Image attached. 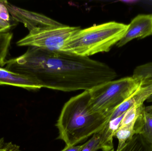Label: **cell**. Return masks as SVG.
I'll use <instances>...</instances> for the list:
<instances>
[{
    "mask_svg": "<svg viewBox=\"0 0 152 151\" xmlns=\"http://www.w3.org/2000/svg\"><path fill=\"white\" fill-rule=\"evenodd\" d=\"M142 85L141 81L127 77L100 84L89 90L92 111L111 116L115 109L133 95Z\"/></svg>",
    "mask_w": 152,
    "mask_h": 151,
    "instance_id": "obj_4",
    "label": "cell"
},
{
    "mask_svg": "<svg viewBox=\"0 0 152 151\" xmlns=\"http://www.w3.org/2000/svg\"><path fill=\"white\" fill-rule=\"evenodd\" d=\"M13 33L10 31L0 32V66L3 67L12 40Z\"/></svg>",
    "mask_w": 152,
    "mask_h": 151,
    "instance_id": "obj_11",
    "label": "cell"
},
{
    "mask_svg": "<svg viewBox=\"0 0 152 151\" xmlns=\"http://www.w3.org/2000/svg\"><path fill=\"white\" fill-rule=\"evenodd\" d=\"M128 27V25L111 21L80 28L66 41L62 51L88 57L108 52L123 38Z\"/></svg>",
    "mask_w": 152,
    "mask_h": 151,
    "instance_id": "obj_3",
    "label": "cell"
},
{
    "mask_svg": "<svg viewBox=\"0 0 152 151\" xmlns=\"http://www.w3.org/2000/svg\"><path fill=\"white\" fill-rule=\"evenodd\" d=\"M79 27H48L34 28L17 42L20 47H36L50 51H62L65 42Z\"/></svg>",
    "mask_w": 152,
    "mask_h": 151,
    "instance_id": "obj_5",
    "label": "cell"
},
{
    "mask_svg": "<svg viewBox=\"0 0 152 151\" xmlns=\"http://www.w3.org/2000/svg\"><path fill=\"white\" fill-rule=\"evenodd\" d=\"M110 151H114V149H113V150H112Z\"/></svg>",
    "mask_w": 152,
    "mask_h": 151,
    "instance_id": "obj_21",
    "label": "cell"
},
{
    "mask_svg": "<svg viewBox=\"0 0 152 151\" xmlns=\"http://www.w3.org/2000/svg\"><path fill=\"white\" fill-rule=\"evenodd\" d=\"M101 139L100 132L94 134L93 137L85 143V146L81 151H97L101 150Z\"/></svg>",
    "mask_w": 152,
    "mask_h": 151,
    "instance_id": "obj_14",
    "label": "cell"
},
{
    "mask_svg": "<svg viewBox=\"0 0 152 151\" xmlns=\"http://www.w3.org/2000/svg\"><path fill=\"white\" fill-rule=\"evenodd\" d=\"M12 25L10 22H6L0 20V27L10 30Z\"/></svg>",
    "mask_w": 152,
    "mask_h": 151,
    "instance_id": "obj_18",
    "label": "cell"
},
{
    "mask_svg": "<svg viewBox=\"0 0 152 151\" xmlns=\"http://www.w3.org/2000/svg\"><path fill=\"white\" fill-rule=\"evenodd\" d=\"M13 86L28 90H37L43 88L34 77L17 73L0 66V86Z\"/></svg>",
    "mask_w": 152,
    "mask_h": 151,
    "instance_id": "obj_8",
    "label": "cell"
},
{
    "mask_svg": "<svg viewBox=\"0 0 152 151\" xmlns=\"http://www.w3.org/2000/svg\"><path fill=\"white\" fill-rule=\"evenodd\" d=\"M120 151H152V145L138 134L128 141Z\"/></svg>",
    "mask_w": 152,
    "mask_h": 151,
    "instance_id": "obj_10",
    "label": "cell"
},
{
    "mask_svg": "<svg viewBox=\"0 0 152 151\" xmlns=\"http://www.w3.org/2000/svg\"><path fill=\"white\" fill-rule=\"evenodd\" d=\"M152 35V14H139L129 24L125 35L116 45L120 48L134 39H142Z\"/></svg>",
    "mask_w": 152,
    "mask_h": 151,
    "instance_id": "obj_7",
    "label": "cell"
},
{
    "mask_svg": "<svg viewBox=\"0 0 152 151\" xmlns=\"http://www.w3.org/2000/svg\"><path fill=\"white\" fill-rule=\"evenodd\" d=\"M138 117L130 123L119 127L116 131L114 137H116L118 141V144L116 151L121 150L126 145L127 142L136 134V123Z\"/></svg>",
    "mask_w": 152,
    "mask_h": 151,
    "instance_id": "obj_9",
    "label": "cell"
},
{
    "mask_svg": "<svg viewBox=\"0 0 152 151\" xmlns=\"http://www.w3.org/2000/svg\"><path fill=\"white\" fill-rule=\"evenodd\" d=\"M0 151H21L19 146L12 142L0 143Z\"/></svg>",
    "mask_w": 152,
    "mask_h": 151,
    "instance_id": "obj_16",
    "label": "cell"
},
{
    "mask_svg": "<svg viewBox=\"0 0 152 151\" xmlns=\"http://www.w3.org/2000/svg\"><path fill=\"white\" fill-rule=\"evenodd\" d=\"M147 102L148 103H152V95L149 98L147 99V100H146Z\"/></svg>",
    "mask_w": 152,
    "mask_h": 151,
    "instance_id": "obj_20",
    "label": "cell"
},
{
    "mask_svg": "<svg viewBox=\"0 0 152 151\" xmlns=\"http://www.w3.org/2000/svg\"><path fill=\"white\" fill-rule=\"evenodd\" d=\"M0 20L6 22H10V13L2 1H0Z\"/></svg>",
    "mask_w": 152,
    "mask_h": 151,
    "instance_id": "obj_15",
    "label": "cell"
},
{
    "mask_svg": "<svg viewBox=\"0 0 152 151\" xmlns=\"http://www.w3.org/2000/svg\"><path fill=\"white\" fill-rule=\"evenodd\" d=\"M2 1L11 17L15 21L23 24L29 31L34 28L61 26L64 25L43 14L20 8L6 1Z\"/></svg>",
    "mask_w": 152,
    "mask_h": 151,
    "instance_id": "obj_6",
    "label": "cell"
},
{
    "mask_svg": "<svg viewBox=\"0 0 152 151\" xmlns=\"http://www.w3.org/2000/svg\"><path fill=\"white\" fill-rule=\"evenodd\" d=\"M5 66L9 71L34 77L43 88L64 92L89 90L117 77L110 66L88 57L36 47L7 60Z\"/></svg>",
    "mask_w": 152,
    "mask_h": 151,
    "instance_id": "obj_1",
    "label": "cell"
},
{
    "mask_svg": "<svg viewBox=\"0 0 152 151\" xmlns=\"http://www.w3.org/2000/svg\"><path fill=\"white\" fill-rule=\"evenodd\" d=\"M140 134L152 145V111H144V123Z\"/></svg>",
    "mask_w": 152,
    "mask_h": 151,
    "instance_id": "obj_12",
    "label": "cell"
},
{
    "mask_svg": "<svg viewBox=\"0 0 152 151\" xmlns=\"http://www.w3.org/2000/svg\"><path fill=\"white\" fill-rule=\"evenodd\" d=\"M85 143L82 145L77 146H69L66 145L63 150L61 151H81L84 148Z\"/></svg>",
    "mask_w": 152,
    "mask_h": 151,
    "instance_id": "obj_17",
    "label": "cell"
},
{
    "mask_svg": "<svg viewBox=\"0 0 152 151\" xmlns=\"http://www.w3.org/2000/svg\"><path fill=\"white\" fill-rule=\"evenodd\" d=\"M132 77L141 81L152 79V62L146 63L136 67Z\"/></svg>",
    "mask_w": 152,
    "mask_h": 151,
    "instance_id": "obj_13",
    "label": "cell"
},
{
    "mask_svg": "<svg viewBox=\"0 0 152 151\" xmlns=\"http://www.w3.org/2000/svg\"><path fill=\"white\" fill-rule=\"evenodd\" d=\"M89 90L71 98L65 103L56 124L57 139L67 146H75L100 132L107 125L110 116L94 112L89 106Z\"/></svg>",
    "mask_w": 152,
    "mask_h": 151,
    "instance_id": "obj_2",
    "label": "cell"
},
{
    "mask_svg": "<svg viewBox=\"0 0 152 151\" xmlns=\"http://www.w3.org/2000/svg\"><path fill=\"white\" fill-rule=\"evenodd\" d=\"M6 31H10V29H6V28H3V27H0V32Z\"/></svg>",
    "mask_w": 152,
    "mask_h": 151,
    "instance_id": "obj_19",
    "label": "cell"
}]
</instances>
